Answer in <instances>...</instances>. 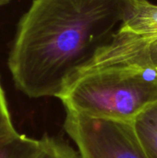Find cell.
<instances>
[{
  "instance_id": "obj_3",
  "label": "cell",
  "mask_w": 157,
  "mask_h": 158,
  "mask_svg": "<svg viewBox=\"0 0 157 158\" xmlns=\"http://www.w3.org/2000/svg\"><path fill=\"white\" fill-rule=\"evenodd\" d=\"M64 130L81 158H149L133 123L66 112Z\"/></svg>"
},
{
  "instance_id": "obj_8",
  "label": "cell",
  "mask_w": 157,
  "mask_h": 158,
  "mask_svg": "<svg viewBox=\"0 0 157 158\" xmlns=\"http://www.w3.org/2000/svg\"><path fill=\"white\" fill-rule=\"evenodd\" d=\"M16 132L17 130L14 127L10 112L8 110L5 92L0 81V139L10 136Z\"/></svg>"
},
{
  "instance_id": "obj_7",
  "label": "cell",
  "mask_w": 157,
  "mask_h": 158,
  "mask_svg": "<svg viewBox=\"0 0 157 158\" xmlns=\"http://www.w3.org/2000/svg\"><path fill=\"white\" fill-rule=\"evenodd\" d=\"M42 139V149L36 158H81L78 151L62 140L43 136Z\"/></svg>"
},
{
  "instance_id": "obj_1",
  "label": "cell",
  "mask_w": 157,
  "mask_h": 158,
  "mask_svg": "<svg viewBox=\"0 0 157 158\" xmlns=\"http://www.w3.org/2000/svg\"><path fill=\"white\" fill-rule=\"evenodd\" d=\"M134 0H33L21 17L7 65L30 98L58 97L71 78L107 45Z\"/></svg>"
},
{
  "instance_id": "obj_9",
  "label": "cell",
  "mask_w": 157,
  "mask_h": 158,
  "mask_svg": "<svg viewBox=\"0 0 157 158\" xmlns=\"http://www.w3.org/2000/svg\"><path fill=\"white\" fill-rule=\"evenodd\" d=\"M146 44V52L150 61L157 68V39L149 40L144 38Z\"/></svg>"
},
{
  "instance_id": "obj_6",
  "label": "cell",
  "mask_w": 157,
  "mask_h": 158,
  "mask_svg": "<svg viewBox=\"0 0 157 158\" xmlns=\"http://www.w3.org/2000/svg\"><path fill=\"white\" fill-rule=\"evenodd\" d=\"M133 125L149 158H157V102L143 112Z\"/></svg>"
},
{
  "instance_id": "obj_4",
  "label": "cell",
  "mask_w": 157,
  "mask_h": 158,
  "mask_svg": "<svg viewBox=\"0 0 157 158\" xmlns=\"http://www.w3.org/2000/svg\"><path fill=\"white\" fill-rule=\"evenodd\" d=\"M119 31L149 40L157 39V5L148 0H134L132 9Z\"/></svg>"
},
{
  "instance_id": "obj_2",
  "label": "cell",
  "mask_w": 157,
  "mask_h": 158,
  "mask_svg": "<svg viewBox=\"0 0 157 158\" xmlns=\"http://www.w3.org/2000/svg\"><path fill=\"white\" fill-rule=\"evenodd\" d=\"M57 98L66 112L133 123L157 102V68L144 39L118 31Z\"/></svg>"
},
{
  "instance_id": "obj_10",
  "label": "cell",
  "mask_w": 157,
  "mask_h": 158,
  "mask_svg": "<svg viewBox=\"0 0 157 158\" xmlns=\"http://www.w3.org/2000/svg\"><path fill=\"white\" fill-rule=\"evenodd\" d=\"M9 1H10V0H0V6H4V5H6V4H7Z\"/></svg>"
},
{
  "instance_id": "obj_5",
  "label": "cell",
  "mask_w": 157,
  "mask_h": 158,
  "mask_svg": "<svg viewBox=\"0 0 157 158\" xmlns=\"http://www.w3.org/2000/svg\"><path fill=\"white\" fill-rule=\"evenodd\" d=\"M42 149V139L19 131L0 139V158H36Z\"/></svg>"
}]
</instances>
